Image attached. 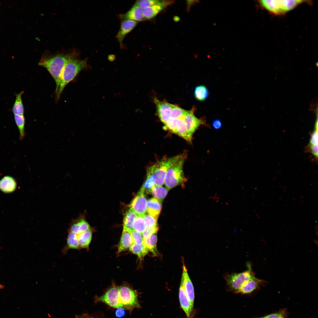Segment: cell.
I'll return each instance as SVG.
<instances>
[{
    "label": "cell",
    "mask_w": 318,
    "mask_h": 318,
    "mask_svg": "<svg viewBox=\"0 0 318 318\" xmlns=\"http://www.w3.org/2000/svg\"><path fill=\"white\" fill-rule=\"evenodd\" d=\"M80 54L78 50L72 49L55 53L47 51L42 54L38 64L46 68L55 80L56 84L55 95L58 90L64 67L69 62L78 59Z\"/></svg>",
    "instance_id": "6da1fadb"
},
{
    "label": "cell",
    "mask_w": 318,
    "mask_h": 318,
    "mask_svg": "<svg viewBox=\"0 0 318 318\" xmlns=\"http://www.w3.org/2000/svg\"><path fill=\"white\" fill-rule=\"evenodd\" d=\"M87 58L83 60L77 59L67 63L64 67L61 75L58 90L56 95V101L59 99L65 87L82 70L87 69Z\"/></svg>",
    "instance_id": "7a4b0ae2"
},
{
    "label": "cell",
    "mask_w": 318,
    "mask_h": 318,
    "mask_svg": "<svg viewBox=\"0 0 318 318\" xmlns=\"http://www.w3.org/2000/svg\"><path fill=\"white\" fill-rule=\"evenodd\" d=\"M187 156L186 152L179 155L177 159L168 169L164 183L168 190L182 185L186 181V179L183 171V166Z\"/></svg>",
    "instance_id": "3957f363"
},
{
    "label": "cell",
    "mask_w": 318,
    "mask_h": 318,
    "mask_svg": "<svg viewBox=\"0 0 318 318\" xmlns=\"http://www.w3.org/2000/svg\"><path fill=\"white\" fill-rule=\"evenodd\" d=\"M304 1L302 0H267L258 1L262 7L276 15L285 14Z\"/></svg>",
    "instance_id": "277c9868"
},
{
    "label": "cell",
    "mask_w": 318,
    "mask_h": 318,
    "mask_svg": "<svg viewBox=\"0 0 318 318\" xmlns=\"http://www.w3.org/2000/svg\"><path fill=\"white\" fill-rule=\"evenodd\" d=\"M179 156L164 158L152 165V174L155 185L161 186L164 184L168 169Z\"/></svg>",
    "instance_id": "5b68a950"
},
{
    "label": "cell",
    "mask_w": 318,
    "mask_h": 318,
    "mask_svg": "<svg viewBox=\"0 0 318 318\" xmlns=\"http://www.w3.org/2000/svg\"><path fill=\"white\" fill-rule=\"evenodd\" d=\"M255 276L251 268L239 273L228 274L225 276L226 284L230 290L238 293L242 286L247 281Z\"/></svg>",
    "instance_id": "8992f818"
},
{
    "label": "cell",
    "mask_w": 318,
    "mask_h": 318,
    "mask_svg": "<svg viewBox=\"0 0 318 318\" xmlns=\"http://www.w3.org/2000/svg\"><path fill=\"white\" fill-rule=\"evenodd\" d=\"M119 296L123 309L130 311L135 308H140V306L136 292L130 287L123 286L119 288Z\"/></svg>",
    "instance_id": "52a82bcc"
},
{
    "label": "cell",
    "mask_w": 318,
    "mask_h": 318,
    "mask_svg": "<svg viewBox=\"0 0 318 318\" xmlns=\"http://www.w3.org/2000/svg\"><path fill=\"white\" fill-rule=\"evenodd\" d=\"M96 300L113 308L123 309L120 299L119 288L116 286L110 288L103 295L97 297Z\"/></svg>",
    "instance_id": "ba28073f"
},
{
    "label": "cell",
    "mask_w": 318,
    "mask_h": 318,
    "mask_svg": "<svg viewBox=\"0 0 318 318\" xmlns=\"http://www.w3.org/2000/svg\"><path fill=\"white\" fill-rule=\"evenodd\" d=\"M144 193L141 188L130 205V208L138 216H143L147 211V201Z\"/></svg>",
    "instance_id": "9c48e42d"
},
{
    "label": "cell",
    "mask_w": 318,
    "mask_h": 318,
    "mask_svg": "<svg viewBox=\"0 0 318 318\" xmlns=\"http://www.w3.org/2000/svg\"><path fill=\"white\" fill-rule=\"evenodd\" d=\"M173 2L172 1L161 0L160 2L143 9V16L145 20L154 18L164 8Z\"/></svg>",
    "instance_id": "30bf717a"
},
{
    "label": "cell",
    "mask_w": 318,
    "mask_h": 318,
    "mask_svg": "<svg viewBox=\"0 0 318 318\" xmlns=\"http://www.w3.org/2000/svg\"><path fill=\"white\" fill-rule=\"evenodd\" d=\"M187 132L189 136L192 138L193 134L203 122L200 119L196 117L193 110L187 111L184 117Z\"/></svg>",
    "instance_id": "8fae6325"
},
{
    "label": "cell",
    "mask_w": 318,
    "mask_h": 318,
    "mask_svg": "<svg viewBox=\"0 0 318 318\" xmlns=\"http://www.w3.org/2000/svg\"><path fill=\"white\" fill-rule=\"evenodd\" d=\"M138 22L130 20H122L120 29L116 38L122 47L123 42L125 36L136 26Z\"/></svg>",
    "instance_id": "7c38bea8"
},
{
    "label": "cell",
    "mask_w": 318,
    "mask_h": 318,
    "mask_svg": "<svg viewBox=\"0 0 318 318\" xmlns=\"http://www.w3.org/2000/svg\"><path fill=\"white\" fill-rule=\"evenodd\" d=\"M154 101L158 115L160 120L164 124L169 119L172 104L166 101L160 100L156 98L154 99Z\"/></svg>",
    "instance_id": "4fadbf2b"
},
{
    "label": "cell",
    "mask_w": 318,
    "mask_h": 318,
    "mask_svg": "<svg viewBox=\"0 0 318 318\" xmlns=\"http://www.w3.org/2000/svg\"><path fill=\"white\" fill-rule=\"evenodd\" d=\"M179 300L181 308L187 318H191L193 309L186 294L183 279L181 278L179 292Z\"/></svg>",
    "instance_id": "5bb4252c"
},
{
    "label": "cell",
    "mask_w": 318,
    "mask_h": 318,
    "mask_svg": "<svg viewBox=\"0 0 318 318\" xmlns=\"http://www.w3.org/2000/svg\"><path fill=\"white\" fill-rule=\"evenodd\" d=\"M143 9L135 4L127 12L120 14L121 20H130L137 22L144 21L145 19L143 14Z\"/></svg>",
    "instance_id": "9a60e30c"
},
{
    "label": "cell",
    "mask_w": 318,
    "mask_h": 318,
    "mask_svg": "<svg viewBox=\"0 0 318 318\" xmlns=\"http://www.w3.org/2000/svg\"><path fill=\"white\" fill-rule=\"evenodd\" d=\"M183 267L181 278L183 281L186 294L190 301L191 307L193 309L195 298L194 287L188 273L186 268L184 264Z\"/></svg>",
    "instance_id": "2e32d148"
},
{
    "label": "cell",
    "mask_w": 318,
    "mask_h": 318,
    "mask_svg": "<svg viewBox=\"0 0 318 318\" xmlns=\"http://www.w3.org/2000/svg\"><path fill=\"white\" fill-rule=\"evenodd\" d=\"M266 282L265 281L259 279L254 276L244 284L238 293L244 294L250 293L260 285H264Z\"/></svg>",
    "instance_id": "e0dca14e"
},
{
    "label": "cell",
    "mask_w": 318,
    "mask_h": 318,
    "mask_svg": "<svg viewBox=\"0 0 318 318\" xmlns=\"http://www.w3.org/2000/svg\"><path fill=\"white\" fill-rule=\"evenodd\" d=\"M162 208L161 202L155 198L147 201V211L148 214L157 220Z\"/></svg>",
    "instance_id": "ac0fdd59"
},
{
    "label": "cell",
    "mask_w": 318,
    "mask_h": 318,
    "mask_svg": "<svg viewBox=\"0 0 318 318\" xmlns=\"http://www.w3.org/2000/svg\"><path fill=\"white\" fill-rule=\"evenodd\" d=\"M89 230L90 227L88 223L83 219H79L72 222L68 232L78 235Z\"/></svg>",
    "instance_id": "d6986e66"
},
{
    "label": "cell",
    "mask_w": 318,
    "mask_h": 318,
    "mask_svg": "<svg viewBox=\"0 0 318 318\" xmlns=\"http://www.w3.org/2000/svg\"><path fill=\"white\" fill-rule=\"evenodd\" d=\"M133 244L130 232L123 229V232L118 247L117 253L129 249Z\"/></svg>",
    "instance_id": "ffe728a7"
},
{
    "label": "cell",
    "mask_w": 318,
    "mask_h": 318,
    "mask_svg": "<svg viewBox=\"0 0 318 318\" xmlns=\"http://www.w3.org/2000/svg\"><path fill=\"white\" fill-rule=\"evenodd\" d=\"M16 183L12 177L6 176L0 180V190L5 193H10L16 189Z\"/></svg>",
    "instance_id": "44dd1931"
},
{
    "label": "cell",
    "mask_w": 318,
    "mask_h": 318,
    "mask_svg": "<svg viewBox=\"0 0 318 318\" xmlns=\"http://www.w3.org/2000/svg\"><path fill=\"white\" fill-rule=\"evenodd\" d=\"M80 249L77 235L72 233H68L66 244L62 249V253L65 254L70 249L79 250Z\"/></svg>",
    "instance_id": "7402d4cb"
},
{
    "label": "cell",
    "mask_w": 318,
    "mask_h": 318,
    "mask_svg": "<svg viewBox=\"0 0 318 318\" xmlns=\"http://www.w3.org/2000/svg\"><path fill=\"white\" fill-rule=\"evenodd\" d=\"M157 241V237L155 233L143 238V244L148 251H150L155 256H157L158 254L156 247Z\"/></svg>",
    "instance_id": "603a6c76"
},
{
    "label": "cell",
    "mask_w": 318,
    "mask_h": 318,
    "mask_svg": "<svg viewBox=\"0 0 318 318\" xmlns=\"http://www.w3.org/2000/svg\"><path fill=\"white\" fill-rule=\"evenodd\" d=\"M76 235L80 248H88L92 238L90 230Z\"/></svg>",
    "instance_id": "cb8c5ba5"
},
{
    "label": "cell",
    "mask_w": 318,
    "mask_h": 318,
    "mask_svg": "<svg viewBox=\"0 0 318 318\" xmlns=\"http://www.w3.org/2000/svg\"><path fill=\"white\" fill-rule=\"evenodd\" d=\"M316 127L311 134V138L309 145V151L317 159L318 155V134L317 124L316 123Z\"/></svg>",
    "instance_id": "d4e9b609"
},
{
    "label": "cell",
    "mask_w": 318,
    "mask_h": 318,
    "mask_svg": "<svg viewBox=\"0 0 318 318\" xmlns=\"http://www.w3.org/2000/svg\"><path fill=\"white\" fill-rule=\"evenodd\" d=\"M137 214L130 208L126 212L124 219L123 229L130 232L133 229V221L137 216Z\"/></svg>",
    "instance_id": "484cf974"
},
{
    "label": "cell",
    "mask_w": 318,
    "mask_h": 318,
    "mask_svg": "<svg viewBox=\"0 0 318 318\" xmlns=\"http://www.w3.org/2000/svg\"><path fill=\"white\" fill-rule=\"evenodd\" d=\"M152 167L151 165L147 169L146 178L141 187L145 192L148 194H150L152 188L155 185L152 176Z\"/></svg>",
    "instance_id": "4316f807"
},
{
    "label": "cell",
    "mask_w": 318,
    "mask_h": 318,
    "mask_svg": "<svg viewBox=\"0 0 318 318\" xmlns=\"http://www.w3.org/2000/svg\"><path fill=\"white\" fill-rule=\"evenodd\" d=\"M24 91H22L16 95L15 100L12 108V111L14 115H24V109L22 95Z\"/></svg>",
    "instance_id": "83f0119b"
},
{
    "label": "cell",
    "mask_w": 318,
    "mask_h": 318,
    "mask_svg": "<svg viewBox=\"0 0 318 318\" xmlns=\"http://www.w3.org/2000/svg\"><path fill=\"white\" fill-rule=\"evenodd\" d=\"M129 250L133 254L137 255L140 260L143 259L148 251L147 248L143 243L140 245L133 244L129 249Z\"/></svg>",
    "instance_id": "f1b7e54d"
},
{
    "label": "cell",
    "mask_w": 318,
    "mask_h": 318,
    "mask_svg": "<svg viewBox=\"0 0 318 318\" xmlns=\"http://www.w3.org/2000/svg\"><path fill=\"white\" fill-rule=\"evenodd\" d=\"M168 191L167 188L161 186L155 185L152 188L150 194L162 202L166 196Z\"/></svg>",
    "instance_id": "f546056e"
},
{
    "label": "cell",
    "mask_w": 318,
    "mask_h": 318,
    "mask_svg": "<svg viewBox=\"0 0 318 318\" xmlns=\"http://www.w3.org/2000/svg\"><path fill=\"white\" fill-rule=\"evenodd\" d=\"M194 94L196 99L198 101H202L207 98L209 95V92L205 86L199 85L195 87Z\"/></svg>",
    "instance_id": "4dcf8cb0"
},
{
    "label": "cell",
    "mask_w": 318,
    "mask_h": 318,
    "mask_svg": "<svg viewBox=\"0 0 318 318\" xmlns=\"http://www.w3.org/2000/svg\"><path fill=\"white\" fill-rule=\"evenodd\" d=\"M187 112L178 106L172 104L168 121L181 117L184 116Z\"/></svg>",
    "instance_id": "1f68e13d"
},
{
    "label": "cell",
    "mask_w": 318,
    "mask_h": 318,
    "mask_svg": "<svg viewBox=\"0 0 318 318\" xmlns=\"http://www.w3.org/2000/svg\"><path fill=\"white\" fill-rule=\"evenodd\" d=\"M14 119L20 132V139H23L25 135V119L24 115H14Z\"/></svg>",
    "instance_id": "d6a6232c"
},
{
    "label": "cell",
    "mask_w": 318,
    "mask_h": 318,
    "mask_svg": "<svg viewBox=\"0 0 318 318\" xmlns=\"http://www.w3.org/2000/svg\"><path fill=\"white\" fill-rule=\"evenodd\" d=\"M146 228L143 216H137L133 221V230L142 234Z\"/></svg>",
    "instance_id": "836d02e7"
},
{
    "label": "cell",
    "mask_w": 318,
    "mask_h": 318,
    "mask_svg": "<svg viewBox=\"0 0 318 318\" xmlns=\"http://www.w3.org/2000/svg\"><path fill=\"white\" fill-rule=\"evenodd\" d=\"M161 0H137L135 3L140 8L144 9L147 7L151 6L160 2Z\"/></svg>",
    "instance_id": "e575fe53"
},
{
    "label": "cell",
    "mask_w": 318,
    "mask_h": 318,
    "mask_svg": "<svg viewBox=\"0 0 318 318\" xmlns=\"http://www.w3.org/2000/svg\"><path fill=\"white\" fill-rule=\"evenodd\" d=\"M133 244L140 245L143 243V238L141 233L133 230L130 232Z\"/></svg>",
    "instance_id": "d590c367"
},
{
    "label": "cell",
    "mask_w": 318,
    "mask_h": 318,
    "mask_svg": "<svg viewBox=\"0 0 318 318\" xmlns=\"http://www.w3.org/2000/svg\"><path fill=\"white\" fill-rule=\"evenodd\" d=\"M143 218L146 228L157 225V220L148 214H145Z\"/></svg>",
    "instance_id": "8d00e7d4"
},
{
    "label": "cell",
    "mask_w": 318,
    "mask_h": 318,
    "mask_svg": "<svg viewBox=\"0 0 318 318\" xmlns=\"http://www.w3.org/2000/svg\"><path fill=\"white\" fill-rule=\"evenodd\" d=\"M158 229V228L157 225L146 228L142 233L143 238H146L153 234L156 233Z\"/></svg>",
    "instance_id": "74e56055"
},
{
    "label": "cell",
    "mask_w": 318,
    "mask_h": 318,
    "mask_svg": "<svg viewBox=\"0 0 318 318\" xmlns=\"http://www.w3.org/2000/svg\"><path fill=\"white\" fill-rule=\"evenodd\" d=\"M279 312L278 311L277 312L262 317L254 318H279Z\"/></svg>",
    "instance_id": "f35d334b"
},
{
    "label": "cell",
    "mask_w": 318,
    "mask_h": 318,
    "mask_svg": "<svg viewBox=\"0 0 318 318\" xmlns=\"http://www.w3.org/2000/svg\"><path fill=\"white\" fill-rule=\"evenodd\" d=\"M279 312V318H287L288 316L286 309H283L280 310Z\"/></svg>",
    "instance_id": "ab89813d"
},
{
    "label": "cell",
    "mask_w": 318,
    "mask_h": 318,
    "mask_svg": "<svg viewBox=\"0 0 318 318\" xmlns=\"http://www.w3.org/2000/svg\"><path fill=\"white\" fill-rule=\"evenodd\" d=\"M115 314L118 317H121L125 314V311L122 308H119L116 310Z\"/></svg>",
    "instance_id": "60d3db41"
},
{
    "label": "cell",
    "mask_w": 318,
    "mask_h": 318,
    "mask_svg": "<svg viewBox=\"0 0 318 318\" xmlns=\"http://www.w3.org/2000/svg\"><path fill=\"white\" fill-rule=\"evenodd\" d=\"M222 123L220 120H214L213 123V127L216 129L220 128L221 126Z\"/></svg>",
    "instance_id": "b9f144b4"
},
{
    "label": "cell",
    "mask_w": 318,
    "mask_h": 318,
    "mask_svg": "<svg viewBox=\"0 0 318 318\" xmlns=\"http://www.w3.org/2000/svg\"><path fill=\"white\" fill-rule=\"evenodd\" d=\"M76 318H95L92 316L87 315H84L81 316H77Z\"/></svg>",
    "instance_id": "7bdbcfd3"
},
{
    "label": "cell",
    "mask_w": 318,
    "mask_h": 318,
    "mask_svg": "<svg viewBox=\"0 0 318 318\" xmlns=\"http://www.w3.org/2000/svg\"><path fill=\"white\" fill-rule=\"evenodd\" d=\"M4 287V286L2 284H0V289H3Z\"/></svg>",
    "instance_id": "ee69618b"
}]
</instances>
